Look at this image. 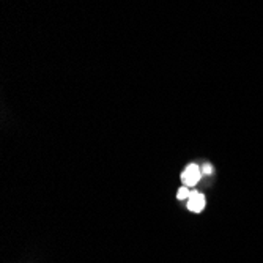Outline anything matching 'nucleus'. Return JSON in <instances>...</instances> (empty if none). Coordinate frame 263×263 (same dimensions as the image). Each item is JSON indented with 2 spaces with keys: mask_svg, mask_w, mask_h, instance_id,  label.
<instances>
[{
  "mask_svg": "<svg viewBox=\"0 0 263 263\" xmlns=\"http://www.w3.org/2000/svg\"><path fill=\"white\" fill-rule=\"evenodd\" d=\"M189 194H191V191L187 189V186H183L178 189V193H177V197L180 200H184V199H189Z\"/></svg>",
  "mask_w": 263,
  "mask_h": 263,
  "instance_id": "obj_3",
  "label": "nucleus"
},
{
  "mask_svg": "<svg viewBox=\"0 0 263 263\" xmlns=\"http://www.w3.org/2000/svg\"><path fill=\"white\" fill-rule=\"evenodd\" d=\"M202 177V169L197 164H189L181 174V181L184 186H194Z\"/></svg>",
  "mask_w": 263,
  "mask_h": 263,
  "instance_id": "obj_1",
  "label": "nucleus"
},
{
  "mask_svg": "<svg viewBox=\"0 0 263 263\" xmlns=\"http://www.w3.org/2000/svg\"><path fill=\"white\" fill-rule=\"evenodd\" d=\"M213 172V167L210 165V164H205L203 167H202V174H205V175H210Z\"/></svg>",
  "mask_w": 263,
  "mask_h": 263,
  "instance_id": "obj_4",
  "label": "nucleus"
},
{
  "mask_svg": "<svg viewBox=\"0 0 263 263\" xmlns=\"http://www.w3.org/2000/svg\"><path fill=\"white\" fill-rule=\"evenodd\" d=\"M203 208H205L203 194L197 193V191H193V193L189 194V199H187V210L193 211V213H200V211H203Z\"/></svg>",
  "mask_w": 263,
  "mask_h": 263,
  "instance_id": "obj_2",
  "label": "nucleus"
}]
</instances>
